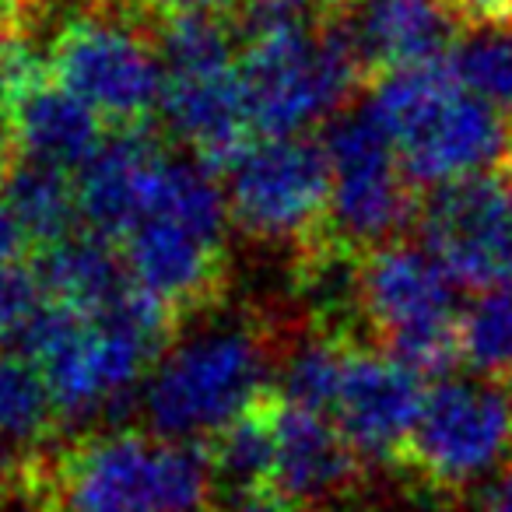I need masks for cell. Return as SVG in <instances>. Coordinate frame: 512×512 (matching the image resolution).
<instances>
[{"label": "cell", "mask_w": 512, "mask_h": 512, "mask_svg": "<svg viewBox=\"0 0 512 512\" xmlns=\"http://www.w3.org/2000/svg\"><path fill=\"white\" fill-rule=\"evenodd\" d=\"M176 327L169 309L130 285L106 313H78L46 299L11 348L43 369L60 425L113 432L141 411L148 372Z\"/></svg>", "instance_id": "6da1fadb"}, {"label": "cell", "mask_w": 512, "mask_h": 512, "mask_svg": "<svg viewBox=\"0 0 512 512\" xmlns=\"http://www.w3.org/2000/svg\"><path fill=\"white\" fill-rule=\"evenodd\" d=\"M285 344L260 313L204 309L186 316L141 390L144 432L214 442L228 425L274 397Z\"/></svg>", "instance_id": "7a4b0ae2"}, {"label": "cell", "mask_w": 512, "mask_h": 512, "mask_svg": "<svg viewBox=\"0 0 512 512\" xmlns=\"http://www.w3.org/2000/svg\"><path fill=\"white\" fill-rule=\"evenodd\" d=\"M362 102L418 193L512 172V116L463 88L449 60L383 74Z\"/></svg>", "instance_id": "3957f363"}, {"label": "cell", "mask_w": 512, "mask_h": 512, "mask_svg": "<svg viewBox=\"0 0 512 512\" xmlns=\"http://www.w3.org/2000/svg\"><path fill=\"white\" fill-rule=\"evenodd\" d=\"M228 232L232 214L221 176L172 144L155 204L120 242L130 285L179 323L218 306Z\"/></svg>", "instance_id": "277c9868"}, {"label": "cell", "mask_w": 512, "mask_h": 512, "mask_svg": "<svg viewBox=\"0 0 512 512\" xmlns=\"http://www.w3.org/2000/svg\"><path fill=\"white\" fill-rule=\"evenodd\" d=\"M165 67L158 123L169 144L225 172L249 144L246 99L239 81V36L232 18L165 15L155 29Z\"/></svg>", "instance_id": "5b68a950"}, {"label": "cell", "mask_w": 512, "mask_h": 512, "mask_svg": "<svg viewBox=\"0 0 512 512\" xmlns=\"http://www.w3.org/2000/svg\"><path fill=\"white\" fill-rule=\"evenodd\" d=\"M460 285L418 239H397L362 256L358 316L372 344L418 372L449 379L460 365Z\"/></svg>", "instance_id": "8992f818"}, {"label": "cell", "mask_w": 512, "mask_h": 512, "mask_svg": "<svg viewBox=\"0 0 512 512\" xmlns=\"http://www.w3.org/2000/svg\"><path fill=\"white\" fill-rule=\"evenodd\" d=\"M239 81L256 137H302L355 106L365 71L334 25L239 46Z\"/></svg>", "instance_id": "52a82bcc"}, {"label": "cell", "mask_w": 512, "mask_h": 512, "mask_svg": "<svg viewBox=\"0 0 512 512\" xmlns=\"http://www.w3.org/2000/svg\"><path fill=\"white\" fill-rule=\"evenodd\" d=\"M53 81L74 92L109 130L148 127L158 120L165 67L155 29L127 8L99 4L57 32L46 53Z\"/></svg>", "instance_id": "ba28073f"}, {"label": "cell", "mask_w": 512, "mask_h": 512, "mask_svg": "<svg viewBox=\"0 0 512 512\" xmlns=\"http://www.w3.org/2000/svg\"><path fill=\"white\" fill-rule=\"evenodd\" d=\"M330 165L327 242L365 256L404 239L418 218L421 193L404 176L393 141L365 102L348 106L320 130Z\"/></svg>", "instance_id": "9c48e42d"}, {"label": "cell", "mask_w": 512, "mask_h": 512, "mask_svg": "<svg viewBox=\"0 0 512 512\" xmlns=\"http://www.w3.org/2000/svg\"><path fill=\"white\" fill-rule=\"evenodd\" d=\"M232 228L260 246L306 249L327 239L330 165L320 134L256 137L225 172Z\"/></svg>", "instance_id": "30bf717a"}, {"label": "cell", "mask_w": 512, "mask_h": 512, "mask_svg": "<svg viewBox=\"0 0 512 512\" xmlns=\"http://www.w3.org/2000/svg\"><path fill=\"white\" fill-rule=\"evenodd\" d=\"M512 456V390L484 379H439L428 386L404 463L439 491L498 474Z\"/></svg>", "instance_id": "8fae6325"}, {"label": "cell", "mask_w": 512, "mask_h": 512, "mask_svg": "<svg viewBox=\"0 0 512 512\" xmlns=\"http://www.w3.org/2000/svg\"><path fill=\"white\" fill-rule=\"evenodd\" d=\"M414 232L467 292L512 285V172L421 193Z\"/></svg>", "instance_id": "7c38bea8"}, {"label": "cell", "mask_w": 512, "mask_h": 512, "mask_svg": "<svg viewBox=\"0 0 512 512\" xmlns=\"http://www.w3.org/2000/svg\"><path fill=\"white\" fill-rule=\"evenodd\" d=\"M57 512H165L162 439L144 428L81 435L50 470Z\"/></svg>", "instance_id": "4fadbf2b"}, {"label": "cell", "mask_w": 512, "mask_h": 512, "mask_svg": "<svg viewBox=\"0 0 512 512\" xmlns=\"http://www.w3.org/2000/svg\"><path fill=\"white\" fill-rule=\"evenodd\" d=\"M428 383L376 344H351L330 418L369 467L404 463Z\"/></svg>", "instance_id": "5bb4252c"}, {"label": "cell", "mask_w": 512, "mask_h": 512, "mask_svg": "<svg viewBox=\"0 0 512 512\" xmlns=\"http://www.w3.org/2000/svg\"><path fill=\"white\" fill-rule=\"evenodd\" d=\"M330 25L369 81L449 60L467 32L456 0H337Z\"/></svg>", "instance_id": "9a60e30c"}, {"label": "cell", "mask_w": 512, "mask_h": 512, "mask_svg": "<svg viewBox=\"0 0 512 512\" xmlns=\"http://www.w3.org/2000/svg\"><path fill=\"white\" fill-rule=\"evenodd\" d=\"M172 144L151 127H116L78 172L81 225L113 239L123 235L151 211Z\"/></svg>", "instance_id": "2e32d148"}, {"label": "cell", "mask_w": 512, "mask_h": 512, "mask_svg": "<svg viewBox=\"0 0 512 512\" xmlns=\"http://www.w3.org/2000/svg\"><path fill=\"white\" fill-rule=\"evenodd\" d=\"M274 474L271 488L306 512L341 502L362 481L365 463L348 446L334 418L302 411L278 397L274 407Z\"/></svg>", "instance_id": "e0dca14e"}, {"label": "cell", "mask_w": 512, "mask_h": 512, "mask_svg": "<svg viewBox=\"0 0 512 512\" xmlns=\"http://www.w3.org/2000/svg\"><path fill=\"white\" fill-rule=\"evenodd\" d=\"M8 102L15 155L32 162L57 165L78 176L92 155L109 137V127L99 113L85 106L60 81H53L50 67L0 88Z\"/></svg>", "instance_id": "ac0fdd59"}, {"label": "cell", "mask_w": 512, "mask_h": 512, "mask_svg": "<svg viewBox=\"0 0 512 512\" xmlns=\"http://www.w3.org/2000/svg\"><path fill=\"white\" fill-rule=\"evenodd\" d=\"M36 274L46 299L78 313H106L130 292L120 246L85 225L67 239L39 249Z\"/></svg>", "instance_id": "d6986e66"}, {"label": "cell", "mask_w": 512, "mask_h": 512, "mask_svg": "<svg viewBox=\"0 0 512 512\" xmlns=\"http://www.w3.org/2000/svg\"><path fill=\"white\" fill-rule=\"evenodd\" d=\"M60 428L43 369L18 348H0V477L32 474Z\"/></svg>", "instance_id": "ffe728a7"}, {"label": "cell", "mask_w": 512, "mask_h": 512, "mask_svg": "<svg viewBox=\"0 0 512 512\" xmlns=\"http://www.w3.org/2000/svg\"><path fill=\"white\" fill-rule=\"evenodd\" d=\"M0 204L8 207L36 249L53 246L81 228L78 176L57 165L15 155L0 179Z\"/></svg>", "instance_id": "44dd1931"}, {"label": "cell", "mask_w": 512, "mask_h": 512, "mask_svg": "<svg viewBox=\"0 0 512 512\" xmlns=\"http://www.w3.org/2000/svg\"><path fill=\"white\" fill-rule=\"evenodd\" d=\"M351 344H355L351 337L334 334V330H323V327L299 337V341L285 344L274 393L285 404L327 414L330 418V407L337 400V386H341Z\"/></svg>", "instance_id": "7402d4cb"}, {"label": "cell", "mask_w": 512, "mask_h": 512, "mask_svg": "<svg viewBox=\"0 0 512 512\" xmlns=\"http://www.w3.org/2000/svg\"><path fill=\"white\" fill-rule=\"evenodd\" d=\"M274 407H278V393L267 397L260 407H253L249 414H242L214 442H207L214 470H218L221 495L271 488L274 449H278V439H274Z\"/></svg>", "instance_id": "603a6c76"}, {"label": "cell", "mask_w": 512, "mask_h": 512, "mask_svg": "<svg viewBox=\"0 0 512 512\" xmlns=\"http://www.w3.org/2000/svg\"><path fill=\"white\" fill-rule=\"evenodd\" d=\"M460 365L484 383H512V285L470 295L460 313Z\"/></svg>", "instance_id": "cb8c5ba5"}, {"label": "cell", "mask_w": 512, "mask_h": 512, "mask_svg": "<svg viewBox=\"0 0 512 512\" xmlns=\"http://www.w3.org/2000/svg\"><path fill=\"white\" fill-rule=\"evenodd\" d=\"M463 88L512 116V36L502 32H470L449 53Z\"/></svg>", "instance_id": "d4e9b609"}, {"label": "cell", "mask_w": 512, "mask_h": 512, "mask_svg": "<svg viewBox=\"0 0 512 512\" xmlns=\"http://www.w3.org/2000/svg\"><path fill=\"white\" fill-rule=\"evenodd\" d=\"M46 302L43 281L36 274V264H15L0 271V348L22 337V330L29 327V320L39 313V306Z\"/></svg>", "instance_id": "484cf974"}, {"label": "cell", "mask_w": 512, "mask_h": 512, "mask_svg": "<svg viewBox=\"0 0 512 512\" xmlns=\"http://www.w3.org/2000/svg\"><path fill=\"white\" fill-rule=\"evenodd\" d=\"M467 32H502L512 36V0H456Z\"/></svg>", "instance_id": "4316f807"}, {"label": "cell", "mask_w": 512, "mask_h": 512, "mask_svg": "<svg viewBox=\"0 0 512 512\" xmlns=\"http://www.w3.org/2000/svg\"><path fill=\"white\" fill-rule=\"evenodd\" d=\"M214 512H306V509L281 498L274 488H253V491H235V495H218V509Z\"/></svg>", "instance_id": "83f0119b"}, {"label": "cell", "mask_w": 512, "mask_h": 512, "mask_svg": "<svg viewBox=\"0 0 512 512\" xmlns=\"http://www.w3.org/2000/svg\"><path fill=\"white\" fill-rule=\"evenodd\" d=\"M141 4H155V11L165 15H218L228 18L246 4V0H141Z\"/></svg>", "instance_id": "f1b7e54d"}, {"label": "cell", "mask_w": 512, "mask_h": 512, "mask_svg": "<svg viewBox=\"0 0 512 512\" xmlns=\"http://www.w3.org/2000/svg\"><path fill=\"white\" fill-rule=\"evenodd\" d=\"M29 249H32L29 235H25L22 225H18V221L11 218L8 207L0 204V271H4V267L22 264Z\"/></svg>", "instance_id": "f546056e"}, {"label": "cell", "mask_w": 512, "mask_h": 512, "mask_svg": "<svg viewBox=\"0 0 512 512\" xmlns=\"http://www.w3.org/2000/svg\"><path fill=\"white\" fill-rule=\"evenodd\" d=\"M474 512H512V460L481 488Z\"/></svg>", "instance_id": "4dcf8cb0"}, {"label": "cell", "mask_w": 512, "mask_h": 512, "mask_svg": "<svg viewBox=\"0 0 512 512\" xmlns=\"http://www.w3.org/2000/svg\"><path fill=\"white\" fill-rule=\"evenodd\" d=\"M11 162H15V134H11L8 102H4V92H0V179H4Z\"/></svg>", "instance_id": "1f68e13d"}, {"label": "cell", "mask_w": 512, "mask_h": 512, "mask_svg": "<svg viewBox=\"0 0 512 512\" xmlns=\"http://www.w3.org/2000/svg\"><path fill=\"white\" fill-rule=\"evenodd\" d=\"M11 8H18V4H4V0H0V57H4V50L22 36V32H18L15 15H11Z\"/></svg>", "instance_id": "d6a6232c"}, {"label": "cell", "mask_w": 512, "mask_h": 512, "mask_svg": "<svg viewBox=\"0 0 512 512\" xmlns=\"http://www.w3.org/2000/svg\"><path fill=\"white\" fill-rule=\"evenodd\" d=\"M32 512H57V509H53V505H46V509H32Z\"/></svg>", "instance_id": "836d02e7"}, {"label": "cell", "mask_w": 512, "mask_h": 512, "mask_svg": "<svg viewBox=\"0 0 512 512\" xmlns=\"http://www.w3.org/2000/svg\"><path fill=\"white\" fill-rule=\"evenodd\" d=\"M4 4H25V0H4Z\"/></svg>", "instance_id": "e575fe53"}, {"label": "cell", "mask_w": 512, "mask_h": 512, "mask_svg": "<svg viewBox=\"0 0 512 512\" xmlns=\"http://www.w3.org/2000/svg\"><path fill=\"white\" fill-rule=\"evenodd\" d=\"M334 4H337V0H334Z\"/></svg>", "instance_id": "d590c367"}]
</instances>
